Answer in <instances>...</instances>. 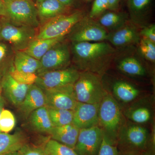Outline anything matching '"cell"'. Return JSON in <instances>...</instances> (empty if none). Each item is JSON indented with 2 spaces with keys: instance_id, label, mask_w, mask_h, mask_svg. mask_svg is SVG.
Masks as SVG:
<instances>
[{
  "instance_id": "cell-32",
  "label": "cell",
  "mask_w": 155,
  "mask_h": 155,
  "mask_svg": "<svg viewBox=\"0 0 155 155\" xmlns=\"http://www.w3.org/2000/svg\"><path fill=\"white\" fill-rule=\"evenodd\" d=\"M98 155H119L116 145L103 134L102 143Z\"/></svg>"
},
{
  "instance_id": "cell-39",
  "label": "cell",
  "mask_w": 155,
  "mask_h": 155,
  "mask_svg": "<svg viewBox=\"0 0 155 155\" xmlns=\"http://www.w3.org/2000/svg\"><path fill=\"white\" fill-rule=\"evenodd\" d=\"M109 8L110 10H116L119 5V0H107Z\"/></svg>"
},
{
  "instance_id": "cell-23",
  "label": "cell",
  "mask_w": 155,
  "mask_h": 155,
  "mask_svg": "<svg viewBox=\"0 0 155 155\" xmlns=\"http://www.w3.org/2000/svg\"><path fill=\"white\" fill-rule=\"evenodd\" d=\"M38 18L46 22L63 14L66 9L58 0H46L36 5Z\"/></svg>"
},
{
  "instance_id": "cell-45",
  "label": "cell",
  "mask_w": 155,
  "mask_h": 155,
  "mask_svg": "<svg viewBox=\"0 0 155 155\" xmlns=\"http://www.w3.org/2000/svg\"><path fill=\"white\" fill-rule=\"evenodd\" d=\"M45 1H46V0H36V5Z\"/></svg>"
},
{
  "instance_id": "cell-48",
  "label": "cell",
  "mask_w": 155,
  "mask_h": 155,
  "mask_svg": "<svg viewBox=\"0 0 155 155\" xmlns=\"http://www.w3.org/2000/svg\"><path fill=\"white\" fill-rule=\"evenodd\" d=\"M1 27H2V24H1V22H0V29H1Z\"/></svg>"
},
{
  "instance_id": "cell-7",
  "label": "cell",
  "mask_w": 155,
  "mask_h": 155,
  "mask_svg": "<svg viewBox=\"0 0 155 155\" xmlns=\"http://www.w3.org/2000/svg\"><path fill=\"white\" fill-rule=\"evenodd\" d=\"M37 34L36 28L6 22L2 24L0 40L8 43L14 51H23L35 39Z\"/></svg>"
},
{
  "instance_id": "cell-8",
  "label": "cell",
  "mask_w": 155,
  "mask_h": 155,
  "mask_svg": "<svg viewBox=\"0 0 155 155\" xmlns=\"http://www.w3.org/2000/svg\"><path fill=\"white\" fill-rule=\"evenodd\" d=\"M80 72L73 68L45 72L37 75L35 84L43 90L71 86L77 81Z\"/></svg>"
},
{
  "instance_id": "cell-26",
  "label": "cell",
  "mask_w": 155,
  "mask_h": 155,
  "mask_svg": "<svg viewBox=\"0 0 155 155\" xmlns=\"http://www.w3.org/2000/svg\"><path fill=\"white\" fill-rule=\"evenodd\" d=\"M47 107L54 127L63 126L72 123L74 111Z\"/></svg>"
},
{
  "instance_id": "cell-21",
  "label": "cell",
  "mask_w": 155,
  "mask_h": 155,
  "mask_svg": "<svg viewBox=\"0 0 155 155\" xmlns=\"http://www.w3.org/2000/svg\"><path fill=\"white\" fill-rule=\"evenodd\" d=\"M107 39L116 46H124L137 42L139 41V35L134 28L130 26H125L120 27L108 35Z\"/></svg>"
},
{
  "instance_id": "cell-46",
  "label": "cell",
  "mask_w": 155,
  "mask_h": 155,
  "mask_svg": "<svg viewBox=\"0 0 155 155\" xmlns=\"http://www.w3.org/2000/svg\"><path fill=\"white\" fill-rule=\"evenodd\" d=\"M5 2H8V1H10V0H3Z\"/></svg>"
},
{
  "instance_id": "cell-44",
  "label": "cell",
  "mask_w": 155,
  "mask_h": 155,
  "mask_svg": "<svg viewBox=\"0 0 155 155\" xmlns=\"http://www.w3.org/2000/svg\"><path fill=\"white\" fill-rule=\"evenodd\" d=\"M5 155H20L19 153V152H14L10 153L8 154Z\"/></svg>"
},
{
  "instance_id": "cell-9",
  "label": "cell",
  "mask_w": 155,
  "mask_h": 155,
  "mask_svg": "<svg viewBox=\"0 0 155 155\" xmlns=\"http://www.w3.org/2000/svg\"><path fill=\"white\" fill-rule=\"evenodd\" d=\"M72 42H101L107 38L105 28L91 18L83 17L69 34Z\"/></svg>"
},
{
  "instance_id": "cell-1",
  "label": "cell",
  "mask_w": 155,
  "mask_h": 155,
  "mask_svg": "<svg viewBox=\"0 0 155 155\" xmlns=\"http://www.w3.org/2000/svg\"><path fill=\"white\" fill-rule=\"evenodd\" d=\"M72 52L78 70L102 76L109 67L115 50L104 41L72 42Z\"/></svg>"
},
{
  "instance_id": "cell-27",
  "label": "cell",
  "mask_w": 155,
  "mask_h": 155,
  "mask_svg": "<svg viewBox=\"0 0 155 155\" xmlns=\"http://www.w3.org/2000/svg\"><path fill=\"white\" fill-rule=\"evenodd\" d=\"M125 14L110 12L104 14L99 19V24L104 28L117 29L120 28L125 22Z\"/></svg>"
},
{
  "instance_id": "cell-13",
  "label": "cell",
  "mask_w": 155,
  "mask_h": 155,
  "mask_svg": "<svg viewBox=\"0 0 155 155\" xmlns=\"http://www.w3.org/2000/svg\"><path fill=\"white\" fill-rule=\"evenodd\" d=\"M100 104L78 102L74 110L72 124L79 129L98 126Z\"/></svg>"
},
{
  "instance_id": "cell-6",
  "label": "cell",
  "mask_w": 155,
  "mask_h": 155,
  "mask_svg": "<svg viewBox=\"0 0 155 155\" xmlns=\"http://www.w3.org/2000/svg\"><path fill=\"white\" fill-rule=\"evenodd\" d=\"M83 17L82 12L79 11L68 15L61 14L54 17L45 22L35 39H45L65 37Z\"/></svg>"
},
{
  "instance_id": "cell-35",
  "label": "cell",
  "mask_w": 155,
  "mask_h": 155,
  "mask_svg": "<svg viewBox=\"0 0 155 155\" xmlns=\"http://www.w3.org/2000/svg\"><path fill=\"white\" fill-rule=\"evenodd\" d=\"M150 2L151 0H130V10L134 14H139L147 9Z\"/></svg>"
},
{
  "instance_id": "cell-18",
  "label": "cell",
  "mask_w": 155,
  "mask_h": 155,
  "mask_svg": "<svg viewBox=\"0 0 155 155\" xmlns=\"http://www.w3.org/2000/svg\"><path fill=\"white\" fill-rule=\"evenodd\" d=\"M80 129L74 124L54 127L49 134L51 139L74 149Z\"/></svg>"
},
{
  "instance_id": "cell-17",
  "label": "cell",
  "mask_w": 155,
  "mask_h": 155,
  "mask_svg": "<svg viewBox=\"0 0 155 155\" xmlns=\"http://www.w3.org/2000/svg\"><path fill=\"white\" fill-rule=\"evenodd\" d=\"M113 97L117 102L130 104L138 99L141 94L140 91L136 87L127 81H116L112 87Z\"/></svg>"
},
{
  "instance_id": "cell-10",
  "label": "cell",
  "mask_w": 155,
  "mask_h": 155,
  "mask_svg": "<svg viewBox=\"0 0 155 155\" xmlns=\"http://www.w3.org/2000/svg\"><path fill=\"white\" fill-rule=\"evenodd\" d=\"M103 138V131L98 126L81 129L74 150L78 155H98Z\"/></svg>"
},
{
  "instance_id": "cell-24",
  "label": "cell",
  "mask_w": 155,
  "mask_h": 155,
  "mask_svg": "<svg viewBox=\"0 0 155 155\" xmlns=\"http://www.w3.org/2000/svg\"><path fill=\"white\" fill-rule=\"evenodd\" d=\"M29 117L32 127L40 132L49 134L54 127L46 106L33 111Z\"/></svg>"
},
{
  "instance_id": "cell-41",
  "label": "cell",
  "mask_w": 155,
  "mask_h": 155,
  "mask_svg": "<svg viewBox=\"0 0 155 155\" xmlns=\"http://www.w3.org/2000/svg\"><path fill=\"white\" fill-rule=\"evenodd\" d=\"M119 155H143L142 153L127 152H119Z\"/></svg>"
},
{
  "instance_id": "cell-34",
  "label": "cell",
  "mask_w": 155,
  "mask_h": 155,
  "mask_svg": "<svg viewBox=\"0 0 155 155\" xmlns=\"http://www.w3.org/2000/svg\"><path fill=\"white\" fill-rule=\"evenodd\" d=\"M14 51L11 45L0 42V64L8 59H14Z\"/></svg>"
},
{
  "instance_id": "cell-36",
  "label": "cell",
  "mask_w": 155,
  "mask_h": 155,
  "mask_svg": "<svg viewBox=\"0 0 155 155\" xmlns=\"http://www.w3.org/2000/svg\"><path fill=\"white\" fill-rule=\"evenodd\" d=\"M18 152L20 155H48L43 148L27 144L24 145Z\"/></svg>"
},
{
  "instance_id": "cell-49",
  "label": "cell",
  "mask_w": 155,
  "mask_h": 155,
  "mask_svg": "<svg viewBox=\"0 0 155 155\" xmlns=\"http://www.w3.org/2000/svg\"><path fill=\"white\" fill-rule=\"evenodd\" d=\"M87 1H90V0H87Z\"/></svg>"
},
{
  "instance_id": "cell-5",
  "label": "cell",
  "mask_w": 155,
  "mask_h": 155,
  "mask_svg": "<svg viewBox=\"0 0 155 155\" xmlns=\"http://www.w3.org/2000/svg\"><path fill=\"white\" fill-rule=\"evenodd\" d=\"M11 23L36 28L39 21L36 6L32 0H10L5 2Z\"/></svg>"
},
{
  "instance_id": "cell-11",
  "label": "cell",
  "mask_w": 155,
  "mask_h": 155,
  "mask_svg": "<svg viewBox=\"0 0 155 155\" xmlns=\"http://www.w3.org/2000/svg\"><path fill=\"white\" fill-rule=\"evenodd\" d=\"M70 60L69 47L61 41L49 50L40 60L41 68L38 74L67 68Z\"/></svg>"
},
{
  "instance_id": "cell-12",
  "label": "cell",
  "mask_w": 155,
  "mask_h": 155,
  "mask_svg": "<svg viewBox=\"0 0 155 155\" xmlns=\"http://www.w3.org/2000/svg\"><path fill=\"white\" fill-rule=\"evenodd\" d=\"M43 91L46 107L74 111L78 103L74 95L73 85Z\"/></svg>"
},
{
  "instance_id": "cell-40",
  "label": "cell",
  "mask_w": 155,
  "mask_h": 155,
  "mask_svg": "<svg viewBox=\"0 0 155 155\" xmlns=\"http://www.w3.org/2000/svg\"><path fill=\"white\" fill-rule=\"evenodd\" d=\"M142 153L143 155H155V147L149 145L147 149Z\"/></svg>"
},
{
  "instance_id": "cell-42",
  "label": "cell",
  "mask_w": 155,
  "mask_h": 155,
  "mask_svg": "<svg viewBox=\"0 0 155 155\" xmlns=\"http://www.w3.org/2000/svg\"><path fill=\"white\" fill-rule=\"evenodd\" d=\"M58 1L64 6L67 7L72 4L73 0H58Z\"/></svg>"
},
{
  "instance_id": "cell-30",
  "label": "cell",
  "mask_w": 155,
  "mask_h": 155,
  "mask_svg": "<svg viewBox=\"0 0 155 155\" xmlns=\"http://www.w3.org/2000/svg\"><path fill=\"white\" fill-rule=\"evenodd\" d=\"M16 119L14 114L9 110L3 109L0 115V131L8 133L14 129Z\"/></svg>"
},
{
  "instance_id": "cell-2",
  "label": "cell",
  "mask_w": 155,
  "mask_h": 155,
  "mask_svg": "<svg viewBox=\"0 0 155 155\" xmlns=\"http://www.w3.org/2000/svg\"><path fill=\"white\" fill-rule=\"evenodd\" d=\"M125 119L119 103L107 91L100 104L98 126L104 134L116 145L119 130Z\"/></svg>"
},
{
  "instance_id": "cell-31",
  "label": "cell",
  "mask_w": 155,
  "mask_h": 155,
  "mask_svg": "<svg viewBox=\"0 0 155 155\" xmlns=\"http://www.w3.org/2000/svg\"><path fill=\"white\" fill-rule=\"evenodd\" d=\"M140 48L143 55L146 59L150 62H155V43L143 38L140 40Z\"/></svg>"
},
{
  "instance_id": "cell-28",
  "label": "cell",
  "mask_w": 155,
  "mask_h": 155,
  "mask_svg": "<svg viewBox=\"0 0 155 155\" xmlns=\"http://www.w3.org/2000/svg\"><path fill=\"white\" fill-rule=\"evenodd\" d=\"M48 155H78L75 150L51 139L43 147Z\"/></svg>"
},
{
  "instance_id": "cell-38",
  "label": "cell",
  "mask_w": 155,
  "mask_h": 155,
  "mask_svg": "<svg viewBox=\"0 0 155 155\" xmlns=\"http://www.w3.org/2000/svg\"><path fill=\"white\" fill-rule=\"evenodd\" d=\"M0 16L8 17L5 4L3 0H0Z\"/></svg>"
},
{
  "instance_id": "cell-14",
  "label": "cell",
  "mask_w": 155,
  "mask_h": 155,
  "mask_svg": "<svg viewBox=\"0 0 155 155\" xmlns=\"http://www.w3.org/2000/svg\"><path fill=\"white\" fill-rule=\"evenodd\" d=\"M122 113L126 120L142 125L149 122L153 117L150 103L140 98L128 105Z\"/></svg>"
},
{
  "instance_id": "cell-15",
  "label": "cell",
  "mask_w": 155,
  "mask_h": 155,
  "mask_svg": "<svg viewBox=\"0 0 155 155\" xmlns=\"http://www.w3.org/2000/svg\"><path fill=\"white\" fill-rule=\"evenodd\" d=\"M45 106L46 99L44 91L34 84L29 86L25 98L18 107L24 116H28L33 111Z\"/></svg>"
},
{
  "instance_id": "cell-33",
  "label": "cell",
  "mask_w": 155,
  "mask_h": 155,
  "mask_svg": "<svg viewBox=\"0 0 155 155\" xmlns=\"http://www.w3.org/2000/svg\"><path fill=\"white\" fill-rule=\"evenodd\" d=\"M109 8L107 0H95L89 14L90 18H94Z\"/></svg>"
},
{
  "instance_id": "cell-22",
  "label": "cell",
  "mask_w": 155,
  "mask_h": 155,
  "mask_svg": "<svg viewBox=\"0 0 155 155\" xmlns=\"http://www.w3.org/2000/svg\"><path fill=\"white\" fill-rule=\"evenodd\" d=\"M64 38L65 37L45 39H35L31 43L28 47L23 51L40 61L49 50L54 46L63 41Z\"/></svg>"
},
{
  "instance_id": "cell-3",
  "label": "cell",
  "mask_w": 155,
  "mask_h": 155,
  "mask_svg": "<svg viewBox=\"0 0 155 155\" xmlns=\"http://www.w3.org/2000/svg\"><path fill=\"white\" fill-rule=\"evenodd\" d=\"M150 136L144 125L125 119L118 133L116 146L119 152L143 153L147 148Z\"/></svg>"
},
{
  "instance_id": "cell-43",
  "label": "cell",
  "mask_w": 155,
  "mask_h": 155,
  "mask_svg": "<svg viewBox=\"0 0 155 155\" xmlns=\"http://www.w3.org/2000/svg\"><path fill=\"white\" fill-rule=\"evenodd\" d=\"M4 105H5V102L3 99L2 97L0 94V115H1L2 111L4 109ZM1 133V131H0Z\"/></svg>"
},
{
  "instance_id": "cell-47",
  "label": "cell",
  "mask_w": 155,
  "mask_h": 155,
  "mask_svg": "<svg viewBox=\"0 0 155 155\" xmlns=\"http://www.w3.org/2000/svg\"><path fill=\"white\" fill-rule=\"evenodd\" d=\"M1 89H2V86H1V84H0V94H1Z\"/></svg>"
},
{
  "instance_id": "cell-37",
  "label": "cell",
  "mask_w": 155,
  "mask_h": 155,
  "mask_svg": "<svg viewBox=\"0 0 155 155\" xmlns=\"http://www.w3.org/2000/svg\"><path fill=\"white\" fill-rule=\"evenodd\" d=\"M141 35L143 38L147 39L153 42H155V25H150L143 28L141 31Z\"/></svg>"
},
{
  "instance_id": "cell-19",
  "label": "cell",
  "mask_w": 155,
  "mask_h": 155,
  "mask_svg": "<svg viewBox=\"0 0 155 155\" xmlns=\"http://www.w3.org/2000/svg\"><path fill=\"white\" fill-rule=\"evenodd\" d=\"M26 144L25 136L20 132L14 134L0 133V155L18 151Z\"/></svg>"
},
{
  "instance_id": "cell-16",
  "label": "cell",
  "mask_w": 155,
  "mask_h": 155,
  "mask_svg": "<svg viewBox=\"0 0 155 155\" xmlns=\"http://www.w3.org/2000/svg\"><path fill=\"white\" fill-rule=\"evenodd\" d=\"M1 86L9 101L19 107L25 98L30 85L17 82L8 72L3 78Z\"/></svg>"
},
{
  "instance_id": "cell-25",
  "label": "cell",
  "mask_w": 155,
  "mask_h": 155,
  "mask_svg": "<svg viewBox=\"0 0 155 155\" xmlns=\"http://www.w3.org/2000/svg\"><path fill=\"white\" fill-rule=\"evenodd\" d=\"M118 69L126 75L133 77H141L146 74V70L137 59L127 58L122 59L118 64Z\"/></svg>"
},
{
  "instance_id": "cell-4",
  "label": "cell",
  "mask_w": 155,
  "mask_h": 155,
  "mask_svg": "<svg viewBox=\"0 0 155 155\" xmlns=\"http://www.w3.org/2000/svg\"><path fill=\"white\" fill-rule=\"evenodd\" d=\"M101 75L90 72H81L73 85L78 102L100 104L107 91L104 88Z\"/></svg>"
},
{
  "instance_id": "cell-20",
  "label": "cell",
  "mask_w": 155,
  "mask_h": 155,
  "mask_svg": "<svg viewBox=\"0 0 155 155\" xmlns=\"http://www.w3.org/2000/svg\"><path fill=\"white\" fill-rule=\"evenodd\" d=\"M13 62L14 68L21 72L36 74L41 68L40 61L24 51H15Z\"/></svg>"
},
{
  "instance_id": "cell-29",
  "label": "cell",
  "mask_w": 155,
  "mask_h": 155,
  "mask_svg": "<svg viewBox=\"0 0 155 155\" xmlns=\"http://www.w3.org/2000/svg\"><path fill=\"white\" fill-rule=\"evenodd\" d=\"M9 73L17 82L27 85L35 84L38 78V75L35 73L21 72L15 69L14 67H11Z\"/></svg>"
}]
</instances>
